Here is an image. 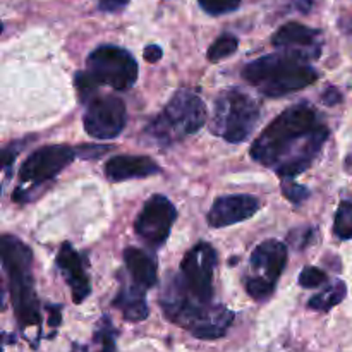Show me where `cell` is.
Instances as JSON below:
<instances>
[{
	"mask_svg": "<svg viewBox=\"0 0 352 352\" xmlns=\"http://www.w3.org/2000/svg\"><path fill=\"white\" fill-rule=\"evenodd\" d=\"M329 138V129L308 103H298L275 117L254 140L251 157L292 179L311 165Z\"/></svg>",
	"mask_w": 352,
	"mask_h": 352,
	"instance_id": "6da1fadb",
	"label": "cell"
},
{
	"mask_svg": "<svg viewBox=\"0 0 352 352\" xmlns=\"http://www.w3.org/2000/svg\"><path fill=\"white\" fill-rule=\"evenodd\" d=\"M243 78L267 96H284L313 85L318 72L296 52L265 55L244 67Z\"/></svg>",
	"mask_w": 352,
	"mask_h": 352,
	"instance_id": "7a4b0ae2",
	"label": "cell"
},
{
	"mask_svg": "<svg viewBox=\"0 0 352 352\" xmlns=\"http://www.w3.org/2000/svg\"><path fill=\"white\" fill-rule=\"evenodd\" d=\"M2 265L9 280L14 313L23 327L40 323V302L33 285L31 263L33 254L24 243L14 236H2L0 239Z\"/></svg>",
	"mask_w": 352,
	"mask_h": 352,
	"instance_id": "3957f363",
	"label": "cell"
},
{
	"mask_svg": "<svg viewBox=\"0 0 352 352\" xmlns=\"http://www.w3.org/2000/svg\"><path fill=\"white\" fill-rule=\"evenodd\" d=\"M206 122V107L196 93L181 89L172 96L160 116L148 126L151 138L164 144L198 133Z\"/></svg>",
	"mask_w": 352,
	"mask_h": 352,
	"instance_id": "277c9868",
	"label": "cell"
},
{
	"mask_svg": "<svg viewBox=\"0 0 352 352\" xmlns=\"http://www.w3.org/2000/svg\"><path fill=\"white\" fill-rule=\"evenodd\" d=\"M260 107L243 89H229L217 98L213 107L212 131L229 143H243L256 127Z\"/></svg>",
	"mask_w": 352,
	"mask_h": 352,
	"instance_id": "5b68a950",
	"label": "cell"
},
{
	"mask_svg": "<svg viewBox=\"0 0 352 352\" xmlns=\"http://www.w3.org/2000/svg\"><path fill=\"white\" fill-rule=\"evenodd\" d=\"M86 71L100 82L117 91L129 89L136 82L138 64L133 55L116 45H102L89 54Z\"/></svg>",
	"mask_w": 352,
	"mask_h": 352,
	"instance_id": "8992f818",
	"label": "cell"
},
{
	"mask_svg": "<svg viewBox=\"0 0 352 352\" xmlns=\"http://www.w3.org/2000/svg\"><path fill=\"white\" fill-rule=\"evenodd\" d=\"M287 265V248L278 241H265L251 254V275L246 291L256 301H265L274 294L275 284Z\"/></svg>",
	"mask_w": 352,
	"mask_h": 352,
	"instance_id": "52a82bcc",
	"label": "cell"
},
{
	"mask_svg": "<svg viewBox=\"0 0 352 352\" xmlns=\"http://www.w3.org/2000/svg\"><path fill=\"white\" fill-rule=\"evenodd\" d=\"M126 105L116 95H96L89 100L82 117L86 133L96 140L117 138L126 127Z\"/></svg>",
	"mask_w": 352,
	"mask_h": 352,
	"instance_id": "ba28073f",
	"label": "cell"
},
{
	"mask_svg": "<svg viewBox=\"0 0 352 352\" xmlns=\"http://www.w3.org/2000/svg\"><path fill=\"white\" fill-rule=\"evenodd\" d=\"M175 219H177V210L170 199L162 195H155L144 203L134 223V229L148 246L160 248L168 239Z\"/></svg>",
	"mask_w": 352,
	"mask_h": 352,
	"instance_id": "9c48e42d",
	"label": "cell"
},
{
	"mask_svg": "<svg viewBox=\"0 0 352 352\" xmlns=\"http://www.w3.org/2000/svg\"><path fill=\"white\" fill-rule=\"evenodd\" d=\"M76 158L74 148L67 144H50L33 151L24 160L19 170L21 182L28 186H36L47 182L60 174L69 164Z\"/></svg>",
	"mask_w": 352,
	"mask_h": 352,
	"instance_id": "30bf717a",
	"label": "cell"
},
{
	"mask_svg": "<svg viewBox=\"0 0 352 352\" xmlns=\"http://www.w3.org/2000/svg\"><path fill=\"white\" fill-rule=\"evenodd\" d=\"M232 322L234 313L229 311L222 305L191 308L174 320V323L189 330L196 339L203 340H213L223 337Z\"/></svg>",
	"mask_w": 352,
	"mask_h": 352,
	"instance_id": "8fae6325",
	"label": "cell"
},
{
	"mask_svg": "<svg viewBox=\"0 0 352 352\" xmlns=\"http://www.w3.org/2000/svg\"><path fill=\"white\" fill-rule=\"evenodd\" d=\"M260 210V201L250 195L220 196L208 212V223L215 229L234 226L251 219Z\"/></svg>",
	"mask_w": 352,
	"mask_h": 352,
	"instance_id": "7c38bea8",
	"label": "cell"
},
{
	"mask_svg": "<svg viewBox=\"0 0 352 352\" xmlns=\"http://www.w3.org/2000/svg\"><path fill=\"white\" fill-rule=\"evenodd\" d=\"M320 31L313 30V28L305 26L299 23H287L282 28H278L277 33L272 38V43L284 50L296 52L305 57H318V48H316V41H318Z\"/></svg>",
	"mask_w": 352,
	"mask_h": 352,
	"instance_id": "4fadbf2b",
	"label": "cell"
},
{
	"mask_svg": "<svg viewBox=\"0 0 352 352\" xmlns=\"http://www.w3.org/2000/svg\"><path fill=\"white\" fill-rule=\"evenodd\" d=\"M57 267L64 274L65 282L69 284L72 292V299L74 302H82L91 292L89 287V278L86 275L85 268H82V260L78 254V251L71 246L69 243L62 244L60 251L57 254Z\"/></svg>",
	"mask_w": 352,
	"mask_h": 352,
	"instance_id": "5bb4252c",
	"label": "cell"
},
{
	"mask_svg": "<svg viewBox=\"0 0 352 352\" xmlns=\"http://www.w3.org/2000/svg\"><path fill=\"white\" fill-rule=\"evenodd\" d=\"M158 170L160 168L150 157H141V155H119L110 158L105 164V175L112 182L150 177Z\"/></svg>",
	"mask_w": 352,
	"mask_h": 352,
	"instance_id": "9a60e30c",
	"label": "cell"
},
{
	"mask_svg": "<svg viewBox=\"0 0 352 352\" xmlns=\"http://www.w3.org/2000/svg\"><path fill=\"white\" fill-rule=\"evenodd\" d=\"M124 261L133 278V284H136L138 287L148 289L157 284V263L146 251L127 248L124 251Z\"/></svg>",
	"mask_w": 352,
	"mask_h": 352,
	"instance_id": "2e32d148",
	"label": "cell"
},
{
	"mask_svg": "<svg viewBox=\"0 0 352 352\" xmlns=\"http://www.w3.org/2000/svg\"><path fill=\"white\" fill-rule=\"evenodd\" d=\"M113 308L119 309L127 322H143L148 316L144 289L138 287L136 284H133L131 287H122L119 296L113 299Z\"/></svg>",
	"mask_w": 352,
	"mask_h": 352,
	"instance_id": "e0dca14e",
	"label": "cell"
},
{
	"mask_svg": "<svg viewBox=\"0 0 352 352\" xmlns=\"http://www.w3.org/2000/svg\"><path fill=\"white\" fill-rule=\"evenodd\" d=\"M346 284H344V282H337L333 287H329L323 292H320V294L313 296L311 301H309V308L322 313L330 311V309L336 308V306L346 298Z\"/></svg>",
	"mask_w": 352,
	"mask_h": 352,
	"instance_id": "ac0fdd59",
	"label": "cell"
},
{
	"mask_svg": "<svg viewBox=\"0 0 352 352\" xmlns=\"http://www.w3.org/2000/svg\"><path fill=\"white\" fill-rule=\"evenodd\" d=\"M333 232L339 239H352V201H342L333 220Z\"/></svg>",
	"mask_w": 352,
	"mask_h": 352,
	"instance_id": "d6986e66",
	"label": "cell"
},
{
	"mask_svg": "<svg viewBox=\"0 0 352 352\" xmlns=\"http://www.w3.org/2000/svg\"><path fill=\"white\" fill-rule=\"evenodd\" d=\"M237 45H239V41H237L236 36H232V34H222L208 48L210 62H219L222 58L230 57L237 50Z\"/></svg>",
	"mask_w": 352,
	"mask_h": 352,
	"instance_id": "ffe728a7",
	"label": "cell"
},
{
	"mask_svg": "<svg viewBox=\"0 0 352 352\" xmlns=\"http://www.w3.org/2000/svg\"><path fill=\"white\" fill-rule=\"evenodd\" d=\"M116 351V333L112 323L105 320L102 327L95 333V347L86 352H113Z\"/></svg>",
	"mask_w": 352,
	"mask_h": 352,
	"instance_id": "44dd1931",
	"label": "cell"
},
{
	"mask_svg": "<svg viewBox=\"0 0 352 352\" xmlns=\"http://www.w3.org/2000/svg\"><path fill=\"white\" fill-rule=\"evenodd\" d=\"M98 86L100 82L96 81L88 71H81L76 74V89H78V95L81 102H88V100H91V96L95 95ZM93 98H95V96H93Z\"/></svg>",
	"mask_w": 352,
	"mask_h": 352,
	"instance_id": "7402d4cb",
	"label": "cell"
},
{
	"mask_svg": "<svg viewBox=\"0 0 352 352\" xmlns=\"http://www.w3.org/2000/svg\"><path fill=\"white\" fill-rule=\"evenodd\" d=\"M199 7L210 16H220V14L232 12L239 9L241 0H198Z\"/></svg>",
	"mask_w": 352,
	"mask_h": 352,
	"instance_id": "603a6c76",
	"label": "cell"
},
{
	"mask_svg": "<svg viewBox=\"0 0 352 352\" xmlns=\"http://www.w3.org/2000/svg\"><path fill=\"white\" fill-rule=\"evenodd\" d=\"M327 282V274L316 267H308L299 275V284L305 289H316Z\"/></svg>",
	"mask_w": 352,
	"mask_h": 352,
	"instance_id": "cb8c5ba5",
	"label": "cell"
},
{
	"mask_svg": "<svg viewBox=\"0 0 352 352\" xmlns=\"http://www.w3.org/2000/svg\"><path fill=\"white\" fill-rule=\"evenodd\" d=\"M282 188H284L285 198L291 199L292 203H301L302 199H306L309 196L308 189L302 188V186H299V184H296V182H292L291 179H284V184H282Z\"/></svg>",
	"mask_w": 352,
	"mask_h": 352,
	"instance_id": "d4e9b609",
	"label": "cell"
},
{
	"mask_svg": "<svg viewBox=\"0 0 352 352\" xmlns=\"http://www.w3.org/2000/svg\"><path fill=\"white\" fill-rule=\"evenodd\" d=\"M100 9L107 10V12H116L120 10L122 7H126L129 3V0H98Z\"/></svg>",
	"mask_w": 352,
	"mask_h": 352,
	"instance_id": "484cf974",
	"label": "cell"
},
{
	"mask_svg": "<svg viewBox=\"0 0 352 352\" xmlns=\"http://www.w3.org/2000/svg\"><path fill=\"white\" fill-rule=\"evenodd\" d=\"M162 58V48L158 45H148L144 48V60L146 62H158Z\"/></svg>",
	"mask_w": 352,
	"mask_h": 352,
	"instance_id": "4316f807",
	"label": "cell"
},
{
	"mask_svg": "<svg viewBox=\"0 0 352 352\" xmlns=\"http://www.w3.org/2000/svg\"><path fill=\"white\" fill-rule=\"evenodd\" d=\"M340 100H342V96H340V93L337 91L336 88H329L323 93V102H325L327 105H337Z\"/></svg>",
	"mask_w": 352,
	"mask_h": 352,
	"instance_id": "83f0119b",
	"label": "cell"
}]
</instances>
